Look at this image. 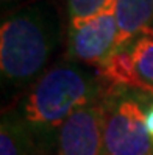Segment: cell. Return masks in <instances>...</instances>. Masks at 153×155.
<instances>
[{
  "mask_svg": "<svg viewBox=\"0 0 153 155\" xmlns=\"http://www.w3.org/2000/svg\"><path fill=\"white\" fill-rule=\"evenodd\" d=\"M105 91L106 83L97 68L62 58L8 108L41 144L56 150L61 127L77 111L100 102Z\"/></svg>",
  "mask_w": 153,
  "mask_h": 155,
  "instance_id": "6da1fadb",
  "label": "cell"
},
{
  "mask_svg": "<svg viewBox=\"0 0 153 155\" xmlns=\"http://www.w3.org/2000/svg\"><path fill=\"white\" fill-rule=\"evenodd\" d=\"M58 14L47 2L10 13L0 28V74L3 89L30 88L47 69L59 44Z\"/></svg>",
  "mask_w": 153,
  "mask_h": 155,
  "instance_id": "7a4b0ae2",
  "label": "cell"
},
{
  "mask_svg": "<svg viewBox=\"0 0 153 155\" xmlns=\"http://www.w3.org/2000/svg\"><path fill=\"white\" fill-rule=\"evenodd\" d=\"M153 96L122 86H106L102 105V155H151L153 140L145 116Z\"/></svg>",
  "mask_w": 153,
  "mask_h": 155,
  "instance_id": "3957f363",
  "label": "cell"
},
{
  "mask_svg": "<svg viewBox=\"0 0 153 155\" xmlns=\"http://www.w3.org/2000/svg\"><path fill=\"white\" fill-rule=\"evenodd\" d=\"M98 74L106 86H122L153 96V25L128 45L113 52Z\"/></svg>",
  "mask_w": 153,
  "mask_h": 155,
  "instance_id": "277c9868",
  "label": "cell"
},
{
  "mask_svg": "<svg viewBox=\"0 0 153 155\" xmlns=\"http://www.w3.org/2000/svg\"><path fill=\"white\" fill-rule=\"evenodd\" d=\"M119 36L116 2L84 21L69 22L64 58L84 66L98 68L113 53Z\"/></svg>",
  "mask_w": 153,
  "mask_h": 155,
  "instance_id": "5b68a950",
  "label": "cell"
},
{
  "mask_svg": "<svg viewBox=\"0 0 153 155\" xmlns=\"http://www.w3.org/2000/svg\"><path fill=\"white\" fill-rule=\"evenodd\" d=\"M56 155H102V105L77 111L61 127Z\"/></svg>",
  "mask_w": 153,
  "mask_h": 155,
  "instance_id": "8992f818",
  "label": "cell"
},
{
  "mask_svg": "<svg viewBox=\"0 0 153 155\" xmlns=\"http://www.w3.org/2000/svg\"><path fill=\"white\" fill-rule=\"evenodd\" d=\"M0 155H56V150L41 144L11 108H6L0 122Z\"/></svg>",
  "mask_w": 153,
  "mask_h": 155,
  "instance_id": "52a82bcc",
  "label": "cell"
},
{
  "mask_svg": "<svg viewBox=\"0 0 153 155\" xmlns=\"http://www.w3.org/2000/svg\"><path fill=\"white\" fill-rule=\"evenodd\" d=\"M116 17L119 36L113 52L128 45L142 30L153 25V0H116Z\"/></svg>",
  "mask_w": 153,
  "mask_h": 155,
  "instance_id": "ba28073f",
  "label": "cell"
},
{
  "mask_svg": "<svg viewBox=\"0 0 153 155\" xmlns=\"http://www.w3.org/2000/svg\"><path fill=\"white\" fill-rule=\"evenodd\" d=\"M116 0H66V8L69 14V22H78L89 19Z\"/></svg>",
  "mask_w": 153,
  "mask_h": 155,
  "instance_id": "9c48e42d",
  "label": "cell"
},
{
  "mask_svg": "<svg viewBox=\"0 0 153 155\" xmlns=\"http://www.w3.org/2000/svg\"><path fill=\"white\" fill-rule=\"evenodd\" d=\"M145 127H147V132L150 135V138L153 140V102L147 111V116H145Z\"/></svg>",
  "mask_w": 153,
  "mask_h": 155,
  "instance_id": "30bf717a",
  "label": "cell"
},
{
  "mask_svg": "<svg viewBox=\"0 0 153 155\" xmlns=\"http://www.w3.org/2000/svg\"><path fill=\"white\" fill-rule=\"evenodd\" d=\"M19 2H24V0H2V5H3V8H5V6L16 5V3H19Z\"/></svg>",
  "mask_w": 153,
  "mask_h": 155,
  "instance_id": "8fae6325",
  "label": "cell"
},
{
  "mask_svg": "<svg viewBox=\"0 0 153 155\" xmlns=\"http://www.w3.org/2000/svg\"><path fill=\"white\" fill-rule=\"evenodd\" d=\"M151 155H153V153H151Z\"/></svg>",
  "mask_w": 153,
  "mask_h": 155,
  "instance_id": "7c38bea8",
  "label": "cell"
}]
</instances>
